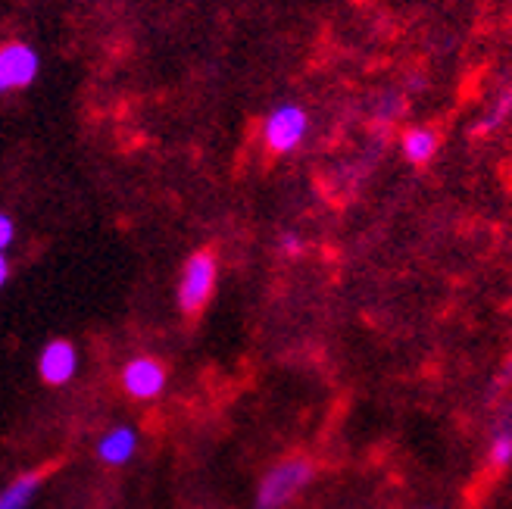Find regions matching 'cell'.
<instances>
[{
	"label": "cell",
	"instance_id": "cell-7",
	"mask_svg": "<svg viewBox=\"0 0 512 509\" xmlns=\"http://www.w3.org/2000/svg\"><path fill=\"white\" fill-rule=\"evenodd\" d=\"M138 453V431L132 425H116L97 441V456L107 466H125Z\"/></svg>",
	"mask_w": 512,
	"mask_h": 509
},
{
	"label": "cell",
	"instance_id": "cell-9",
	"mask_svg": "<svg viewBox=\"0 0 512 509\" xmlns=\"http://www.w3.org/2000/svg\"><path fill=\"white\" fill-rule=\"evenodd\" d=\"M41 481H44L41 472H25V475L13 478L10 485L0 491V509H29L41 488Z\"/></svg>",
	"mask_w": 512,
	"mask_h": 509
},
{
	"label": "cell",
	"instance_id": "cell-5",
	"mask_svg": "<svg viewBox=\"0 0 512 509\" xmlns=\"http://www.w3.org/2000/svg\"><path fill=\"white\" fill-rule=\"evenodd\" d=\"M122 391L135 400H157L166 391V366L153 356H135L122 369Z\"/></svg>",
	"mask_w": 512,
	"mask_h": 509
},
{
	"label": "cell",
	"instance_id": "cell-8",
	"mask_svg": "<svg viewBox=\"0 0 512 509\" xmlns=\"http://www.w3.org/2000/svg\"><path fill=\"white\" fill-rule=\"evenodd\" d=\"M438 147H441V138H438V132L431 129V125H413V129H406L403 138H400L403 157H406V163H413V166L431 163L434 154H438Z\"/></svg>",
	"mask_w": 512,
	"mask_h": 509
},
{
	"label": "cell",
	"instance_id": "cell-4",
	"mask_svg": "<svg viewBox=\"0 0 512 509\" xmlns=\"http://www.w3.org/2000/svg\"><path fill=\"white\" fill-rule=\"evenodd\" d=\"M38 69H41V60L35 47L19 44V41L0 47V94L32 85Z\"/></svg>",
	"mask_w": 512,
	"mask_h": 509
},
{
	"label": "cell",
	"instance_id": "cell-14",
	"mask_svg": "<svg viewBox=\"0 0 512 509\" xmlns=\"http://www.w3.org/2000/svg\"><path fill=\"white\" fill-rule=\"evenodd\" d=\"M7 278H10V260H7V253H0V288L7 285Z\"/></svg>",
	"mask_w": 512,
	"mask_h": 509
},
{
	"label": "cell",
	"instance_id": "cell-11",
	"mask_svg": "<svg viewBox=\"0 0 512 509\" xmlns=\"http://www.w3.org/2000/svg\"><path fill=\"white\" fill-rule=\"evenodd\" d=\"M509 116H512V85L500 91V97L494 100L491 113L481 119V132H494V129H500V125H503Z\"/></svg>",
	"mask_w": 512,
	"mask_h": 509
},
{
	"label": "cell",
	"instance_id": "cell-3",
	"mask_svg": "<svg viewBox=\"0 0 512 509\" xmlns=\"http://www.w3.org/2000/svg\"><path fill=\"white\" fill-rule=\"evenodd\" d=\"M310 132V116L300 104H278L263 122V141L272 154H294Z\"/></svg>",
	"mask_w": 512,
	"mask_h": 509
},
{
	"label": "cell",
	"instance_id": "cell-2",
	"mask_svg": "<svg viewBox=\"0 0 512 509\" xmlns=\"http://www.w3.org/2000/svg\"><path fill=\"white\" fill-rule=\"evenodd\" d=\"M219 282V263L213 250H197L191 253V260L182 269V278H178V310L185 316H197L203 307L210 303L213 291Z\"/></svg>",
	"mask_w": 512,
	"mask_h": 509
},
{
	"label": "cell",
	"instance_id": "cell-15",
	"mask_svg": "<svg viewBox=\"0 0 512 509\" xmlns=\"http://www.w3.org/2000/svg\"><path fill=\"white\" fill-rule=\"evenodd\" d=\"M506 378H512V360H509V363H506V369H503V381H506Z\"/></svg>",
	"mask_w": 512,
	"mask_h": 509
},
{
	"label": "cell",
	"instance_id": "cell-6",
	"mask_svg": "<svg viewBox=\"0 0 512 509\" xmlns=\"http://www.w3.org/2000/svg\"><path fill=\"white\" fill-rule=\"evenodd\" d=\"M38 372L47 385H69L79 372V350L63 338L50 341L38 356Z\"/></svg>",
	"mask_w": 512,
	"mask_h": 509
},
{
	"label": "cell",
	"instance_id": "cell-12",
	"mask_svg": "<svg viewBox=\"0 0 512 509\" xmlns=\"http://www.w3.org/2000/svg\"><path fill=\"white\" fill-rule=\"evenodd\" d=\"M13 241H16V225L7 213H0V253H7Z\"/></svg>",
	"mask_w": 512,
	"mask_h": 509
},
{
	"label": "cell",
	"instance_id": "cell-13",
	"mask_svg": "<svg viewBox=\"0 0 512 509\" xmlns=\"http://www.w3.org/2000/svg\"><path fill=\"white\" fill-rule=\"evenodd\" d=\"M278 250L285 253V257H297V253L303 250V241H300V235H294V232H285V235H281V241H278Z\"/></svg>",
	"mask_w": 512,
	"mask_h": 509
},
{
	"label": "cell",
	"instance_id": "cell-1",
	"mask_svg": "<svg viewBox=\"0 0 512 509\" xmlns=\"http://www.w3.org/2000/svg\"><path fill=\"white\" fill-rule=\"evenodd\" d=\"M313 475L316 466L306 456H288V460L275 463L256 488V509H285L310 488Z\"/></svg>",
	"mask_w": 512,
	"mask_h": 509
},
{
	"label": "cell",
	"instance_id": "cell-10",
	"mask_svg": "<svg viewBox=\"0 0 512 509\" xmlns=\"http://www.w3.org/2000/svg\"><path fill=\"white\" fill-rule=\"evenodd\" d=\"M488 463L494 469H506L512 463V413H500V419L491 428Z\"/></svg>",
	"mask_w": 512,
	"mask_h": 509
}]
</instances>
